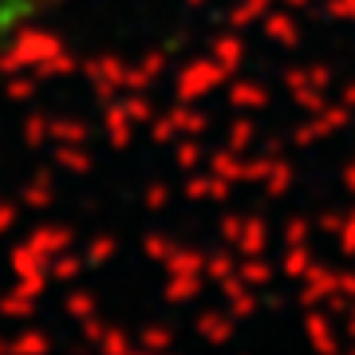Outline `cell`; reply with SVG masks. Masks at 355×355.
I'll return each mask as SVG.
<instances>
[{"label":"cell","instance_id":"obj_1","mask_svg":"<svg viewBox=\"0 0 355 355\" xmlns=\"http://www.w3.org/2000/svg\"><path fill=\"white\" fill-rule=\"evenodd\" d=\"M67 4L76 0H0V55L20 48L51 16L67 12Z\"/></svg>","mask_w":355,"mask_h":355}]
</instances>
